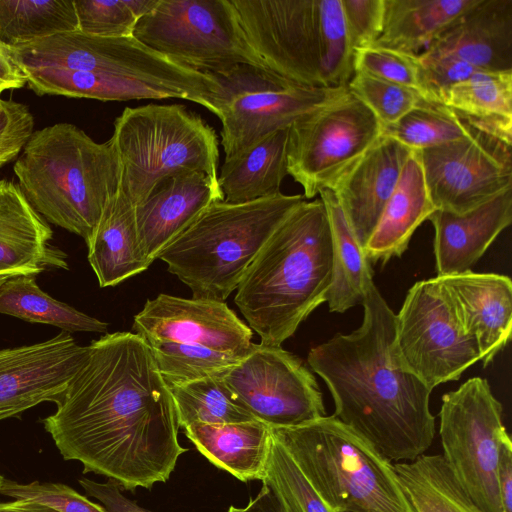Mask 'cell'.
Listing matches in <instances>:
<instances>
[{
	"mask_svg": "<svg viewBox=\"0 0 512 512\" xmlns=\"http://www.w3.org/2000/svg\"><path fill=\"white\" fill-rule=\"evenodd\" d=\"M221 84V145L225 159L259 140L289 128L349 92L348 86L309 87L271 70L238 65L213 74Z\"/></svg>",
	"mask_w": 512,
	"mask_h": 512,
	"instance_id": "30bf717a",
	"label": "cell"
},
{
	"mask_svg": "<svg viewBox=\"0 0 512 512\" xmlns=\"http://www.w3.org/2000/svg\"><path fill=\"white\" fill-rule=\"evenodd\" d=\"M146 343L167 387L208 377H223L246 356L171 341L153 340Z\"/></svg>",
	"mask_w": 512,
	"mask_h": 512,
	"instance_id": "8d00e7d4",
	"label": "cell"
},
{
	"mask_svg": "<svg viewBox=\"0 0 512 512\" xmlns=\"http://www.w3.org/2000/svg\"><path fill=\"white\" fill-rule=\"evenodd\" d=\"M242 28L270 70L302 86H345L352 49L341 0H231Z\"/></svg>",
	"mask_w": 512,
	"mask_h": 512,
	"instance_id": "5b68a950",
	"label": "cell"
},
{
	"mask_svg": "<svg viewBox=\"0 0 512 512\" xmlns=\"http://www.w3.org/2000/svg\"><path fill=\"white\" fill-rule=\"evenodd\" d=\"M78 30L101 37L133 35L138 19L126 0H74Z\"/></svg>",
	"mask_w": 512,
	"mask_h": 512,
	"instance_id": "60d3db41",
	"label": "cell"
},
{
	"mask_svg": "<svg viewBox=\"0 0 512 512\" xmlns=\"http://www.w3.org/2000/svg\"><path fill=\"white\" fill-rule=\"evenodd\" d=\"M395 345L411 373L428 388L458 380L480 360L437 277L416 282L395 319Z\"/></svg>",
	"mask_w": 512,
	"mask_h": 512,
	"instance_id": "4fadbf2b",
	"label": "cell"
},
{
	"mask_svg": "<svg viewBox=\"0 0 512 512\" xmlns=\"http://www.w3.org/2000/svg\"><path fill=\"white\" fill-rule=\"evenodd\" d=\"M332 282L330 224L321 199L304 201L276 228L239 286L235 304L262 344L281 346Z\"/></svg>",
	"mask_w": 512,
	"mask_h": 512,
	"instance_id": "3957f363",
	"label": "cell"
},
{
	"mask_svg": "<svg viewBox=\"0 0 512 512\" xmlns=\"http://www.w3.org/2000/svg\"><path fill=\"white\" fill-rule=\"evenodd\" d=\"M319 194L326 209L332 240V282L326 302L331 312L343 313L362 305L375 286L372 269L333 192L323 189Z\"/></svg>",
	"mask_w": 512,
	"mask_h": 512,
	"instance_id": "83f0119b",
	"label": "cell"
},
{
	"mask_svg": "<svg viewBox=\"0 0 512 512\" xmlns=\"http://www.w3.org/2000/svg\"><path fill=\"white\" fill-rule=\"evenodd\" d=\"M13 171L28 202L48 223L86 243L121 186L111 142L97 143L70 123L33 131Z\"/></svg>",
	"mask_w": 512,
	"mask_h": 512,
	"instance_id": "277c9868",
	"label": "cell"
},
{
	"mask_svg": "<svg viewBox=\"0 0 512 512\" xmlns=\"http://www.w3.org/2000/svg\"><path fill=\"white\" fill-rule=\"evenodd\" d=\"M75 30L74 0H0V42L8 47Z\"/></svg>",
	"mask_w": 512,
	"mask_h": 512,
	"instance_id": "836d02e7",
	"label": "cell"
},
{
	"mask_svg": "<svg viewBox=\"0 0 512 512\" xmlns=\"http://www.w3.org/2000/svg\"><path fill=\"white\" fill-rule=\"evenodd\" d=\"M179 427L192 423L228 424L255 419L222 377H208L168 387Z\"/></svg>",
	"mask_w": 512,
	"mask_h": 512,
	"instance_id": "e575fe53",
	"label": "cell"
},
{
	"mask_svg": "<svg viewBox=\"0 0 512 512\" xmlns=\"http://www.w3.org/2000/svg\"><path fill=\"white\" fill-rule=\"evenodd\" d=\"M3 480H4V477L0 474V488H1V486H2V482H3Z\"/></svg>",
	"mask_w": 512,
	"mask_h": 512,
	"instance_id": "f5cc1de1",
	"label": "cell"
},
{
	"mask_svg": "<svg viewBox=\"0 0 512 512\" xmlns=\"http://www.w3.org/2000/svg\"><path fill=\"white\" fill-rule=\"evenodd\" d=\"M413 150L381 136L330 188L364 248Z\"/></svg>",
	"mask_w": 512,
	"mask_h": 512,
	"instance_id": "ffe728a7",
	"label": "cell"
},
{
	"mask_svg": "<svg viewBox=\"0 0 512 512\" xmlns=\"http://www.w3.org/2000/svg\"><path fill=\"white\" fill-rule=\"evenodd\" d=\"M121 166V188L142 203L165 178L201 171L218 179V136L202 117L179 104L126 107L109 139Z\"/></svg>",
	"mask_w": 512,
	"mask_h": 512,
	"instance_id": "ba28073f",
	"label": "cell"
},
{
	"mask_svg": "<svg viewBox=\"0 0 512 512\" xmlns=\"http://www.w3.org/2000/svg\"><path fill=\"white\" fill-rule=\"evenodd\" d=\"M9 277L0 276V286L8 279Z\"/></svg>",
	"mask_w": 512,
	"mask_h": 512,
	"instance_id": "816d5d0a",
	"label": "cell"
},
{
	"mask_svg": "<svg viewBox=\"0 0 512 512\" xmlns=\"http://www.w3.org/2000/svg\"><path fill=\"white\" fill-rule=\"evenodd\" d=\"M289 128L278 130L227 158L218 183L227 203L239 204L281 193L287 170Z\"/></svg>",
	"mask_w": 512,
	"mask_h": 512,
	"instance_id": "4316f807",
	"label": "cell"
},
{
	"mask_svg": "<svg viewBox=\"0 0 512 512\" xmlns=\"http://www.w3.org/2000/svg\"><path fill=\"white\" fill-rule=\"evenodd\" d=\"M497 480L503 512H512V442L507 432L499 445Z\"/></svg>",
	"mask_w": 512,
	"mask_h": 512,
	"instance_id": "bcb514c9",
	"label": "cell"
},
{
	"mask_svg": "<svg viewBox=\"0 0 512 512\" xmlns=\"http://www.w3.org/2000/svg\"><path fill=\"white\" fill-rule=\"evenodd\" d=\"M435 210L418 151H412L363 248L370 263L381 261L384 264L392 257L402 256L413 233Z\"/></svg>",
	"mask_w": 512,
	"mask_h": 512,
	"instance_id": "cb8c5ba5",
	"label": "cell"
},
{
	"mask_svg": "<svg viewBox=\"0 0 512 512\" xmlns=\"http://www.w3.org/2000/svg\"><path fill=\"white\" fill-rule=\"evenodd\" d=\"M33 128L34 118L25 104L3 100L0 107V167L20 154Z\"/></svg>",
	"mask_w": 512,
	"mask_h": 512,
	"instance_id": "ee69618b",
	"label": "cell"
},
{
	"mask_svg": "<svg viewBox=\"0 0 512 512\" xmlns=\"http://www.w3.org/2000/svg\"><path fill=\"white\" fill-rule=\"evenodd\" d=\"M269 428L333 512H412L394 464L335 416Z\"/></svg>",
	"mask_w": 512,
	"mask_h": 512,
	"instance_id": "52a82bcc",
	"label": "cell"
},
{
	"mask_svg": "<svg viewBox=\"0 0 512 512\" xmlns=\"http://www.w3.org/2000/svg\"><path fill=\"white\" fill-rule=\"evenodd\" d=\"M2 102H3V99H1V98H0V107H1V105H2Z\"/></svg>",
	"mask_w": 512,
	"mask_h": 512,
	"instance_id": "db71d44e",
	"label": "cell"
},
{
	"mask_svg": "<svg viewBox=\"0 0 512 512\" xmlns=\"http://www.w3.org/2000/svg\"><path fill=\"white\" fill-rule=\"evenodd\" d=\"M27 84V75L15 60L8 46L0 42V95Z\"/></svg>",
	"mask_w": 512,
	"mask_h": 512,
	"instance_id": "7dc6e473",
	"label": "cell"
},
{
	"mask_svg": "<svg viewBox=\"0 0 512 512\" xmlns=\"http://www.w3.org/2000/svg\"><path fill=\"white\" fill-rule=\"evenodd\" d=\"M341 5L352 49L372 46L382 32L384 0H341Z\"/></svg>",
	"mask_w": 512,
	"mask_h": 512,
	"instance_id": "7bdbcfd3",
	"label": "cell"
},
{
	"mask_svg": "<svg viewBox=\"0 0 512 512\" xmlns=\"http://www.w3.org/2000/svg\"><path fill=\"white\" fill-rule=\"evenodd\" d=\"M437 276L470 271L497 236L512 222V189L462 214L435 210Z\"/></svg>",
	"mask_w": 512,
	"mask_h": 512,
	"instance_id": "603a6c76",
	"label": "cell"
},
{
	"mask_svg": "<svg viewBox=\"0 0 512 512\" xmlns=\"http://www.w3.org/2000/svg\"><path fill=\"white\" fill-rule=\"evenodd\" d=\"M186 437L213 465L243 482L263 480L272 435L267 424L253 419L228 424L192 423Z\"/></svg>",
	"mask_w": 512,
	"mask_h": 512,
	"instance_id": "484cf974",
	"label": "cell"
},
{
	"mask_svg": "<svg viewBox=\"0 0 512 512\" xmlns=\"http://www.w3.org/2000/svg\"><path fill=\"white\" fill-rule=\"evenodd\" d=\"M88 496L97 499L107 512H151L138 506L136 502L126 498L120 491V486L109 479L105 483L88 478L78 480Z\"/></svg>",
	"mask_w": 512,
	"mask_h": 512,
	"instance_id": "f6af8a7d",
	"label": "cell"
},
{
	"mask_svg": "<svg viewBox=\"0 0 512 512\" xmlns=\"http://www.w3.org/2000/svg\"><path fill=\"white\" fill-rule=\"evenodd\" d=\"M304 201L303 195L282 192L239 204L216 201L158 259L193 298L224 301L276 228Z\"/></svg>",
	"mask_w": 512,
	"mask_h": 512,
	"instance_id": "8992f818",
	"label": "cell"
},
{
	"mask_svg": "<svg viewBox=\"0 0 512 512\" xmlns=\"http://www.w3.org/2000/svg\"><path fill=\"white\" fill-rule=\"evenodd\" d=\"M471 129L446 105L423 99L397 122L382 127V136L420 151L461 139Z\"/></svg>",
	"mask_w": 512,
	"mask_h": 512,
	"instance_id": "d590c367",
	"label": "cell"
},
{
	"mask_svg": "<svg viewBox=\"0 0 512 512\" xmlns=\"http://www.w3.org/2000/svg\"><path fill=\"white\" fill-rule=\"evenodd\" d=\"M222 378L250 414L269 427L297 426L325 416L315 376L281 346L254 344Z\"/></svg>",
	"mask_w": 512,
	"mask_h": 512,
	"instance_id": "5bb4252c",
	"label": "cell"
},
{
	"mask_svg": "<svg viewBox=\"0 0 512 512\" xmlns=\"http://www.w3.org/2000/svg\"><path fill=\"white\" fill-rule=\"evenodd\" d=\"M477 1L384 0L382 32L373 45L416 54Z\"/></svg>",
	"mask_w": 512,
	"mask_h": 512,
	"instance_id": "f1b7e54d",
	"label": "cell"
},
{
	"mask_svg": "<svg viewBox=\"0 0 512 512\" xmlns=\"http://www.w3.org/2000/svg\"><path fill=\"white\" fill-rule=\"evenodd\" d=\"M502 412L488 381L481 377L444 394L439 412L442 457L484 512H503L497 480L499 445L507 432Z\"/></svg>",
	"mask_w": 512,
	"mask_h": 512,
	"instance_id": "8fae6325",
	"label": "cell"
},
{
	"mask_svg": "<svg viewBox=\"0 0 512 512\" xmlns=\"http://www.w3.org/2000/svg\"><path fill=\"white\" fill-rule=\"evenodd\" d=\"M0 494L14 499L33 501L58 512H107L73 488L62 483L33 481L27 484L5 479Z\"/></svg>",
	"mask_w": 512,
	"mask_h": 512,
	"instance_id": "b9f144b4",
	"label": "cell"
},
{
	"mask_svg": "<svg viewBox=\"0 0 512 512\" xmlns=\"http://www.w3.org/2000/svg\"><path fill=\"white\" fill-rule=\"evenodd\" d=\"M0 512H58V511H56L50 507H47L45 505L33 502V501L15 499L14 501H10V502H0Z\"/></svg>",
	"mask_w": 512,
	"mask_h": 512,
	"instance_id": "681fc988",
	"label": "cell"
},
{
	"mask_svg": "<svg viewBox=\"0 0 512 512\" xmlns=\"http://www.w3.org/2000/svg\"><path fill=\"white\" fill-rule=\"evenodd\" d=\"M29 88L39 96L57 95L101 101L178 98L171 90L117 75L60 68L24 70Z\"/></svg>",
	"mask_w": 512,
	"mask_h": 512,
	"instance_id": "4dcf8cb0",
	"label": "cell"
},
{
	"mask_svg": "<svg viewBox=\"0 0 512 512\" xmlns=\"http://www.w3.org/2000/svg\"><path fill=\"white\" fill-rule=\"evenodd\" d=\"M218 179L201 171L173 174L135 206L141 249L150 263L212 203L223 201Z\"/></svg>",
	"mask_w": 512,
	"mask_h": 512,
	"instance_id": "ac0fdd59",
	"label": "cell"
},
{
	"mask_svg": "<svg viewBox=\"0 0 512 512\" xmlns=\"http://www.w3.org/2000/svg\"><path fill=\"white\" fill-rule=\"evenodd\" d=\"M347 86L382 127L397 122L425 99L413 89L359 71H354Z\"/></svg>",
	"mask_w": 512,
	"mask_h": 512,
	"instance_id": "f35d334b",
	"label": "cell"
},
{
	"mask_svg": "<svg viewBox=\"0 0 512 512\" xmlns=\"http://www.w3.org/2000/svg\"><path fill=\"white\" fill-rule=\"evenodd\" d=\"M418 154L436 210L462 214L512 189L511 145L474 128Z\"/></svg>",
	"mask_w": 512,
	"mask_h": 512,
	"instance_id": "9a60e30c",
	"label": "cell"
},
{
	"mask_svg": "<svg viewBox=\"0 0 512 512\" xmlns=\"http://www.w3.org/2000/svg\"><path fill=\"white\" fill-rule=\"evenodd\" d=\"M443 104L472 128L506 140L512 135V71H479L451 86Z\"/></svg>",
	"mask_w": 512,
	"mask_h": 512,
	"instance_id": "f546056e",
	"label": "cell"
},
{
	"mask_svg": "<svg viewBox=\"0 0 512 512\" xmlns=\"http://www.w3.org/2000/svg\"><path fill=\"white\" fill-rule=\"evenodd\" d=\"M382 136V126L350 91L289 127L287 170L305 199L331 186Z\"/></svg>",
	"mask_w": 512,
	"mask_h": 512,
	"instance_id": "7c38bea8",
	"label": "cell"
},
{
	"mask_svg": "<svg viewBox=\"0 0 512 512\" xmlns=\"http://www.w3.org/2000/svg\"><path fill=\"white\" fill-rule=\"evenodd\" d=\"M133 36L203 73L219 74L238 65L270 70L250 44L231 0H159L138 19Z\"/></svg>",
	"mask_w": 512,
	"mask_h": 512,
	"instance_id": "9c48e42d",
	"label": "cell"
},
{
	"mask_svg": "<svg viewBox=\"0 0 512 512\" xmlns=\"http://www.w3.org/2000/svg\"><path fill=\"white\" fill-rule=\"evenodd\" d=\"M0 313L30 323L47 324L62 331L105 333L108 323L89 316L44 292L36 283V275L9 277L0 286Z\"/></svg>",
	"mask_w": 512,
	"mask_h": 512,
	"instance_id": "d6a6232c",
	"label": "cell"
},
{
	"mask_svg": "<svg viewBox=\"0 0 512 512\" xmlns=\"http://www.w3.org/2000/svg\"><path fill=\"white\" fill-rule=\"evenodd\" d=\"M159 0H126L127 6L137 19L150 13L158 4Z\"/></svg>",
	"mask_w": 512,
	"mask_h": 512,
	"instance_id": "f907efd6",
	"label": "cell"
},
{
	"mask_svg": "<svg viewBox=\"0 0 512 512\" xmlns=\"http://www.w3.org/2000/svg\"><path fill=\"white\" fill-rule=\"evenodd\" d=\"M133 333L146 342L159 340L198 345L247 355L252 329L224 301L159 294L134 316Z\"/></svg>",
	"mask_w": 512,
	"mask_h": 512,
	"instance_id": "2e32d148",
	"label": "cell"
},
{
	"mask_svg": "<svg viewBox=\"0 0 512 512\" xmlns=\"http://www.w3.org/2000/svg\"><path fill=\"white\" fill-rule=\"evenodd\" d=\"M363 321L313 347L308 363L327 385L333 416L391 462L423 455L435 437L432 390L403 365L395 345L396 314L374 286Z\"/></svg>",
	"mask_w": 512,
	"mask_h": 512,
	"instance_id": "7a4b0ae2",
	"label": "cell"
},
{
	"mask_svg": "<svg viewBox=\"0 0 512 512\" xmlns=\"http://www.w3.org/2000/svg\"><path fill=\"white\" fill-rule=\"evenodd\" d=\"M353 67L354 71L413 89L425 98L416 54L372 45L354 51Z\"/></svg>",
	"mask_w": 512,
	"mask_h": 512,
	"instance_id": "ab89813d",
	"label": "cell"
},
{
	"mask_svg": "<svg viewBox=\"0 0 512 512\" xmlns=\"http://www.w3.org/2000/svg\"><path fill=\"white\" fill-rule=\"evenodd\" d=\"M86 346L68 332L30 345L0 349V421L55 402L79 367Z\"/></svg>",
	"mask_w": 512,
	"mask_h": 512,
	"instance_id": "e0dca14e",
	"label": "cell"
},
{
	"mask_svg": "<svg viewBox=\"0 0 512 512\" xmlns=\"http://www.w3.org/2000/svg\"><path fill=\"white\" fill-rule=\"evenodd\" d=\"M227 512H285L280 500L270 488L262 482V489L255 498L243 508L230 506Z\"/></svg>",
	"mask_w": 512,
	"mask_h": 512,
	"instance_id": "c3c4849f",
	"label": "cell"
},
{
	"mask_svg": "<svg viewBox=\"0 0 512 512\" xmlns=\"http://www.w3.org/2000/svg\"><path fill=\"white\" fill-rule=\"evenodd\" d=\"M53 231L18 184L0 179V276L68 269L67 255L51 244Z\"/></svg>",
	"mask_w": 512,
	"mask_h": 512,
	"instance_id": "7402d4cb",
	"label": "cell"
},
{
	"mask_svg": "<svg viewBox=\"0 0 512 512\" xmlns=\"http://www.w3.org/2000/svg\"><path fill=\"white\" fill-rule=\"evenodd\" d=\"M86 245L88 262L100 287L116 286L151 265L139 243L135 206L121 186Z\"/></svg>",
	"mask_w": 512,
	"mask_h": 512,
	"instance_id": "d4e9b609",
	"label": "cell"
},
{
	"mask_svg": "<svg viewBox=\"0 0 512 512\" xmlns=\"http://www.w3.org/2000/svg\"><path fill=\"white\" fill-rule=\"evenodd\" d=\"M420 55L453 57L482 71H512V0H478Z\"/></svg>",
	"mask_w": 512,
	"mask_h": 512,
	"instance_id": "44dd1931",
	"label": "cell"
},
{
	"mask_svg": "<svg viewBox=\"0 0 512 512\" xmlns=\"http://www.w3.org/2000/svg\"><path fill=\"white\" fill-rule=\"evenodd\" d=\"M262 482L274 491L285 512H333L273 436Z\"/></svg>",
	"mask_w": 512,
	"mask_h": 512,
	"instance_id": "74e56055",
	"label": "cell"
},
{
	"mask_svg": "<svg viewBox=\"0 0 512 512\" xmlns=\"http://www.w3.org/2000/svg\"><path fill=\"white\" fill-rule=\"evenodd\" d=\"M412 512H484L462 489L442 455L394 464Z\"/></svg>",
	"mask_w": 512,
	"mask_h": 512,
	"instance_id": "1f68e13d",
	"label": "cell"
},
{
	"mask_svg": "<svg viewBox=\"0 0 512 512\" xmlns=\"http://www.w3.org/2000/svg\"><path fill=\"white\" fill-rule=\"evenodd\" d=\"M54 403L41 422L61 456L126 490L166 482L187 451L171 393L136 333H106L87 345Z\"/></svg>",
	"mask_w": 512,
	"mask_h": 512,
	"instance_id": "6da1fadb",
	"label": "cell"
},
{
	"mask_svg": "<svg viewBox=\"0 0 512 512\" xmlns=\"http://www.w3.org/2000/svg\"><path fill=\"white\" fill-rule=\"evenodd\" d=\"M437 278L462 328L477 342L483 366H487L511 338V279L471 270Z\"/></svg>",
	"mask_w": 512,
	"mask_h": 512,
	"instance_id": "d6986e66",
	"label": "cell"
}]
</instances>
